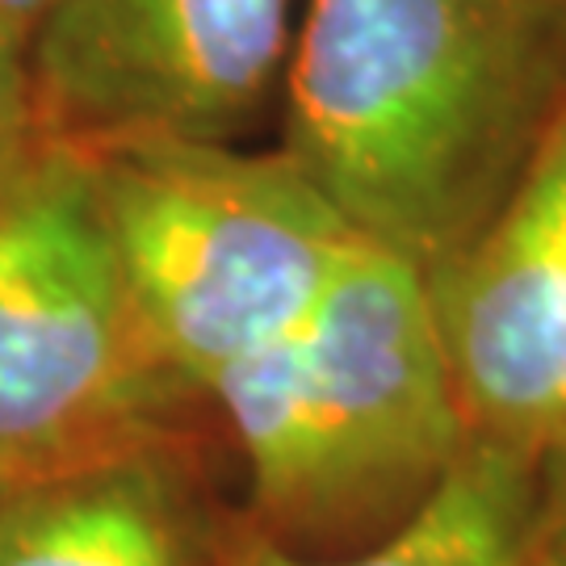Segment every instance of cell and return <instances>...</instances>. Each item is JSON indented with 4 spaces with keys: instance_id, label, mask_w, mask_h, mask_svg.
<instances>
[{
    "instance_id": "9c48e42d",
    "label": "cell",
    "mask_w": 566,
    "mask_h": 566,
    "mask_svg": "<svg viewBox=\"0 0 566 566\" xmlns=\"http://www.w3.org/2000/svg\"><path fill=\"white\" fill-rule=\"evenodd\" d=\"M521 558L525 566H566V432L528 458Z\"/></svg>"
},
{
    "instance_id": "8992f818",
    "label": "cell",
    "mask_w": 566,
    "mask_h": 566,
    "mask_svg": "<svg viewBox=\"0 0 566 566\" xmlns=\"http://www.w3.org/2000/svg\"><path fill=\"white\" fill-rule=\"evenodd\" d=\"M424 285L470 446L533 458L566 432V114L500 214Z\"/></svg>"
},
{
    "instance_id": "3957f363",
    "label": "cell",
    "mask_w": 566,
    "mask_h": 566,
    "mask_svg": "<svg viewBox=\"0 0 566 566\" xmlns=\"http://www.w3.org/2000/svg\"><path fill=\"white\" fill-rule=\"evenodd\" d=\"M81 156L143 327L202 399L298 324L361 243L282 147L151 139Z\"/></svg>"
},
{
    "instance_id": "7a4b0ae2",
    "label": "cell",
    "mask_w": 566,
    "mask_h": 566,
    "mask_svg": "<svg viewBox=\"0 0 566 566\" xmlns=\"http://www.w3.org/2000/svg\"><path fill=\"white\" fill-rule=\"evenodd\" d=\"M206 403L248 465L243 516L311 558L378 546L470 449L424 273L369 243Z\"/></svg>"
},
{
    "instance_id": "30bf717a",
    "label": "cell",
    "mask_w": 566,
    "mask_h": 566,
    "mask_svg": "<svg viewBox=\"0 0 566 566\" xmlns=\"http://www.w3.org/2000/svg\"><path fill=\"white\" fill-rule=\"evenodd\" d=\"M39 139L34 93H30V51L0 21V172Z\"/></svg>"
},
{
    "instance_id": "7c38bea8",
    "label": "cell",
    "mask_w": 566,
    "mask_h": 566,
    "mask_svg": "<svg viewBox=\"0 0 566 566\" xmlns=\"http://www.w3.org/2000/svg\"><path fill=\"white\" fill-rule=\"evenodd\" d=\"M0 491H4V486H0Z\"/></svg>"
},
{
    "instance_id": "6da1fadb",
    "label": "cell",
    "mask_w": 566,
    "mask_h": 566,
    "mask_svg": "<svg viewBox=\"0 0 566 566\" xmlns=\"http://www.w3.org/2000/svg\"><path fill=\"white\" fill-rule=\"evenodd\" d=\"M566 114V0H306L282 151L353 235L458 256Z\"/></svg>"
},
{
    "instance_id": "5b68a950",
    "label": "cell",
    "mask_w": 566,
    "mask_h": 566,
    "mask_svg": "<svg viewBox=\"0 0 566 566\" xmlns=\"http://www.w3.org/2000/svg\"><path fill=\"white\" fill-rule=\"evenodd\" d=\"M290 0H60L30 42L42 139L231 143L290 63Z\"/></svg>"
},
{
    "instance_id": "52a82bcc",
    "label": "cell",
    "mask_w": 566,
    "mask_h": 566,
    "mask_svg": "<svg viewBox=\"0 0 566 566\" xmlns=\"http://www.w3.org/2000/svg\"><path fill=\"white\" fill-rule=\"evenodd\" d=\"M193 437H164L0 491V566H219Z\"/></svg>"
},
{
    "instance_id": "ba28073f",
    "label": "cell",
    "mask_w": 566,
    "mask_h": 566,
    "mask_svg": "<svg viewBox=\"0 0 566 566\" xmlns=\"http://www.w3.org/2000/svg\"><path fill=\"white\" fill-rule=\"evenodd\" d=\"M525 483L528 458L470 446L420 512L378 546L340 558H311L277 546L248 516H235L223 528L219 566H525Z\"/></svg>"
},
{
    "instance_id": "277c9868",
    "label": "cell",
    "mask_w": 566,
    "mask_h": 566,
    "mask_svg": "<svg viewBox=\"0 0 566 566\" xmlns=\"http://www.w3.org/2000/svg\"><path fill=\"white\" fill-rule=\"evenodd\" d=\"M198 403L135 311L88 160L39 135L0 172V486L185 437Z\"/></svg>"
},
{
    "instance_id": "8fae6325",
    "label": "cell",
    "mask_w": 566,
    "mask_h": 566,
    "mask_svg": "<svg viewBox=\"0 0 566 566\" xmlns=\"http://www.w3.org/2000/svg\"><path fill=\"white\" fill-rule=\"evenodd\" d=\"M60 0H0V21L9 25V34L30 51V42L39 34V25Z\"/></svg>"
}]
</instances>
